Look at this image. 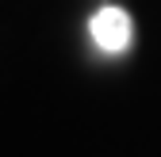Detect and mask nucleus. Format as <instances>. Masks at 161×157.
Wrapping results in <instances>:
<instances>
[{
    "instance_id": "1",
    "label": "nucleus",
    "mask_w": 161,
    "mask_h": 157,
    "mask_svg": "<svg viewBox=\"0 0 161 157\" xmlns=\"http://www.w3.org/2000/svg\"><path fill=\"white\" fill-rule=\"evenodd\" d=\"M130 15L123 8H100L92 15V38H96V46L100 50H108V54H123L130 46Z\"/></svg>"
}]
</instances>
